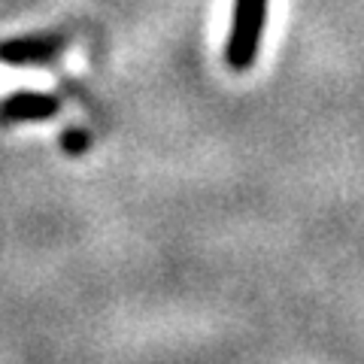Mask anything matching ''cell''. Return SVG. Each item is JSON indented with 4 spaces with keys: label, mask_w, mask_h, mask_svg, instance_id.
Returning <instances> with one entry per match:
<instances>
[{
    "label": "cell",
    "mask_w": 364,
    "mask_h": 364,
    "mask_svg": "<svg viewBox=\"0 0 364 364\" xmlns=\"http://www.w3.org/2000/svg\"><path fill=\"white\" fill-rule=\"evenodd\" d=\"M61 146H64V152L67 155H82L85 149H88V134L85 131H67L64 136H61Z\"/></svg>",
    "instance_id": "277c9868"
},
{
    "label": "cell",
    "mask_w": 364,
    "mask_h": 364,
    "mask_svg": "<svg viewBox=\"0 0 364 364\" xmlns=\"http://www.w3.org/2000/svg\"><path fill=\"white\" fill-rule=\"evenodd\" d=\"M264 18H267V0H234L231 33H228V46H225V58L234 70H249L255 64Z\"/></svg>",
    "instance_id": "6da1fadb"
},
{
    "label": "cell",
    "mask_w": 364,
    "mask_h": 364,
    "mask_svg": "<svg viewBox=\"0 0 364 364\" xmlns=\"http://www.w3.org/2000/svg\"><path fill=\"white\" fill-rule=\"evenodd\" d=\"M61 100L55 95L43 91H16L6 100H0V124H16V122H40L58 116Z\"/></svg>",
    "instance_id": "7a4b0ae2"
},
{
    "label": "cell",
    "mask_w": 364,
    "mask_h": 364,
    "mask_svg": "<svg viewBox=\"0 0 364 364\" xmlns=\"http://www.w3.org/2000/svg\"><path fill=\"white\" fill-rule=\"evenodd\" d=\"M64 49L61 37H18L0 43V61L6 64H43Z\"/></svg>",
    "instance_id": "3957f363"
}]
</instances>
